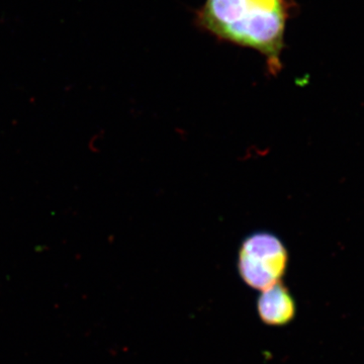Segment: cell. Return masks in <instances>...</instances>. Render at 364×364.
<instances>
[{"instance_id":"cell-3","label":"cell","mask_w":364,"mask_h":364,"mask_svg":"<svg viewBox=\"0 0 364 364\" xmlns=\"http://www.w3.org/2000/svg\"><path fill=\"white\" fill-rule=\"evenodd\" d=\"M257 311L263 323L269 326H284L293 321L296 303L282 282L262 291L257 301Z\"/></svg>"},{"instance_id":"cell-1","label":"cell","mask_w":364,"mask_h":364,"mask_svg":"<svg viewBox=\"0 0 364 364\" xmlns=\"http://www.w3.org/2000/svg\"><path fill=\"white\" fill-rule=\"evenodd\" d=\"M286 21L284 0H205L200 13L203 28L264 55L272 73L282 68Z\"/></svg>"},{"instance_id":"cell-2","label":"cell","mask_w":364,"mask_h":364,"mask_svg":"<svg viewBox=\"0 0 364 364\" xmlns=\"http://www.w3.org/2000/svg\"><path fill=\"white\" fill-rule=\"evenodd\" d=\"M289 253L277 235L258 231L242 242L238 272L242 280L257 291H265L282 282L287 272Z\"/></svg>"}]
</instances>
